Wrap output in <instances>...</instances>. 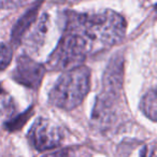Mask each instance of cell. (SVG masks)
I'll list each match as a JSON object with an SVG mask.
<instances>
[{"instance_id":"6da1fadb","label":"cell","mask_w":157,"mask_h":157,"mask_svg":"<svg viewBox=\"0 0 157 157\" xmlns=\"http://www.w3.org/2000/svg\"><path fill=\"white\" fill-rule=\"evenodd\" d=\"M66 28L81 35L90 52L109 48L123 40L127 24L121 14L112 11L88 13H69Z\"/></svg>"},{"instance_id":"7a4b0ae2","label":"cell","mask_w":157,"mask_h":157,"mask_svg":"<svg viewBox=\"0 0 157 157\" xmlns=\"http://www.w3.org/2000/svg\"><path fill=\"white\" fill-rule=\"evenodd\" d=\"M90 85V70L85 66L65 71L50 92V102L59 109H75L87 95Z\"/></svg>"},{"instance_id":"3957f363","label":"cell","mask_w":157,"mask_h":157,"mask_svg":"<svg viewBox=\"0 0 157 157\" xmlns=\"http://www.w3.org/2000/svg\"><path fill=\"white\" fill-rule=\"evenodd\" d=\"M90 53L86 41L81 35L66 28L56 48L48 58V66L51 70H72L83 66Z\"/></svg>"},{"instance_id":"277c9868","label":"cell","mask_w":157,"mask_h":157,"mask_svg":"<svg viewBox=\"0 0 157 157\" xmlns=\"http://www.w3.org/2000/svg\"><path fill=\"white\" fill-rule=\"evenodd\" d=\"M28 138L36 150L44 152L60 145L63 141V131L58 125L51 120L39 117L31 126Z\"/></svg>"},{"instance_id":"5b68a950","label":"cell","mask_w":157,"mask_h":157,"mask_svg":"<svg viewBox=\"0 0 157 157\" xmlns=\"http://www.w3.org/2000/svg\"><path fill=\"white\" fill-rule=\"evenodd\" d=\"M123 72H124V59L122 55L117 54L110 60L105 75H103L102 93L99 99L109 103H115L120 96L123 85Z\"/></svg>"},{"instance_id":"8992f818","label":"cell","mask_w":157,"mask_h":157,"mask_svg":"<svg viewBox=\"0 0 157 157\" xmlns=\"http://www.w3.org/2000/svg\"><path fill=\"white\" fill-rule=\"evenodd\" d=\"M45 74V67L37 63L28 55H21L13 70L12 78L21 85L37 90Z\"/></svg>"},{"instance_id":"52a82bcc","label":"cell","mask_w":157,"mask_h":157,"mask_svg":"<svg viewBox=\"0 0 157 157\" xmlns=\"http://www.w3.org/2000/svg\"><path fill=\"white\" fill-rule=\"evenodd\" d=\"M42 2L36 3L33 7H31L30 9H28L15 23L13 29L11 31V39L15 45L21 43L22 39L24 38V36L26 35L27 30L31 27V25L36 22L38 15V11H39L40 7H41Z\"/></svg>"},{"instance_id":"ba28073f","label":"cell","mask_w":157,"mask_h":157,"mask_svg":"<svg viewBox=\"0 0 157 157\" xmlns=\"http://www.w3.org/2000/svg\"><path fill=\"white\" fill-rule=\"evenodd\" d=\"M48 27V14H42L39 18L37 25H36L35 30L31 33V36L29 38V45L33 48H38L42 44L44 40V37L46 35Z\"/></svg>"},{"instance_id":"9c48e42d","label":"cell","mask_w":157,"mask_h":157,"mask_svg":"<svg viewBox=\"0 0 157 157\" xmlns=\"http://www.w3.org/2000/svg\"><path fill=\"white\" fill-rule=\"evenodd\" d=\"M141 111L150 118L151 121L155 122L157 118V100H156V90L152 88L148 93L143 96L140 103Z\"/></svg>"},{"instance_id":"30bf717a","label":"cell","mask_w":157,"mask_h":157,"mask_svg":"<svg viewBox=\"0 0 157 157\" xmlns=\"http://www.w3.org/2000/svg\"><path fill=\"white\" fill-rule=\"evenodd\" d=\"M33 108L30 107L29 109H27L26 111L23 112V113L18 114V115H16L15 117L8 121V122L5 124V127L9 131L20 130V129L26 124L27 121L33 116Z\"/></svg>"},{"instance_id":"8fae6325","label":"cell","mask_w":157,"mask_h":157,"mask_svg":"<svg viewBox=\"0 0 157 157\" xmlns=\"http://www.w3.org/2000/svg\"><path fill=\"white\" fill-rule=\"evenodd\" d=\"M12 60V51L7 44L0 43V71L8 68Z\"/></svg>"},{"instance_id":"7c38bea8","label":"cell","mask_w":157,"mask_h":157,"mask_svg":"<svg viewBox=\"0 0 157 157\" xmlns=\"http://www.w3.org/2000/svg\"><path fill=\"white\" fill-rule=\"evenodd\" d=\"M42 157H74V152L71 148H63V150H58L56 152L46 154Z\"/></svg>"},{"instance_id":"4fadbf2b","label":"cell","mask_w":157,"mask_h":157,"mask_svg":"<svg viewBox=\"0 0 157 157\" xmlns=\"http://www.w3.org/2000/svg\"><path fill=\"white\" fill-rule=\"evenodd\" d=\"M139 157H156V151L154 145H145L140 152Z\"/></svg>"}]
</instances>
